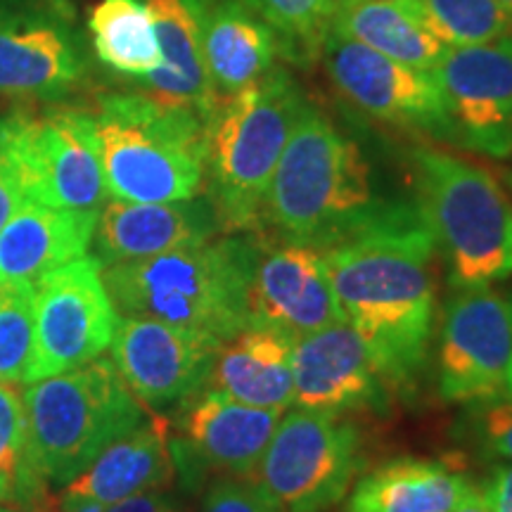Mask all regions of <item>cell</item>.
I'll list each match as a JSON object with an SVG mask.
<instances>
[{
  "label": "cell",
  "instance_id": "obj_32",
  "mask_svg": "<svg viewBox=\"0 0 512 512\" xmlns=\"http://www.w3.org/2000/svg\"><path fill=\"white\" fill-rule=\"evenodd\" d=\"M200 512H283L259 482L219 479L209 486Z\"/></svg>",
  "mask_w": 512,
  "mask_h": 512
},
{
  "label": "cell",
  "instance_id": "obj_33",
  "mask_svg": "<svg viewBox=\"0 0 512 512\" xmlns=\"http://www.w3.org/2000/svg\"><path fill=\"white\" fill-rule=\"evenodd\" d=\"M470 425L479 446L491 456L512 460V399L475 403Z\"/></svg>",
  "mask_w": 512,
  "mask_h": 512
},
{
  "label": "cell",
  "instance_id": "obj_26",
  "mask_svg": "<svg viewBox=\"0 0 512 512\" xmlns=\"http://www.w3.org/2000/svg\"><path fill=\"white\" fill-rule=\"evenodd\" d=\"M278 38L240 0H214L204 27V64L221 98L242 91L275 67Z\"/></svg>",
  "mask_w": 512,
  "mask_h": 512
},
{
  "label": "cell",
  "instance_id": "obj_29",
  "mask_svg": "<svg viewBox=\"0 0 512 512\" xmlns=\"http://www.w3.org/2000/svg\"><path fill=\"white\" fill-rule=\"evenodd\" d=\"M240 3L271 27L285 60L309 67L320 57L323 41L330 31L335 0H240Z\"/></svg>",
  "mask_w": 512,
  "mask_h": 512
},
{
  "label": "cell",
  "instance_id": "obj_41",
  "mask_svg": "<svg viewBox=\"0 0 512 512\" xmlns=\"http://www.w3.org/2000/svg\"><path fill=\"white\" fill-rule=\"evenodd\" d=\"M335 3H337V0H335Z\"/></svg>",
  "mask_w": 512,
  "mask_h": 512
},
{
  "label": "cell",
  "instance_id": "obj_20",
  "mask_svg": "<svg viewBox=\"0 0 512 512\" xmlns=\"http://www.w3.org/2000/svg\"><path fill=\"white\" fill-rule=\"evenodd\" d=\"M214 0H145L155 22L162 62L145 79L143 93L188 107L207 121L219 105L204 64V27Z\"/></svg>",
  "mask_w": 512,
  "mask_h": 512
},
{
  "label": "cell",
  "instance_id": "obj_25",
  "mask_svg": "<svg viewBox=\"0 0 512 512\" xmlns=\"http://www.w3.org/2000/svg\"><path fill=\"white\" fill-rule=\"evenodd\" d=\"M330 29L427 72L448 50L415 0H337Z\"/></svg>",
  "mask_w": 512,
  "mask_h": 512
},
{
  "label": "cell",
  "instance_id": "obj_15",
  "mask_svg": "<svg viewBox=\"0 0 512 512\" xmlns=\"http://www.w3.org/2000/svg\"><path fill=\"white\" fill-rule=\"evenodd\" d=\"M223 344L207 332L119 316L110 358L138 401L162 408L188 403L202 392Z\"/></svg>",
  "mask_w": 512,
  "mask_h": 512
},
{
  "label": "cell",
  "instance_id": "obj_18",
  "mask_svg": "<svg viewBox=\"0 0 512 512\" xmlns=\"http://www.w3.org/2000/svg\"><path fill=\"white\" fill-rule=\"evenodd\" d=\"M292 406L347 413L384 403V380L361 335L349 323L294 339Z\"/></svg>",
  "mask_w": 512,
  "mask_h": 512
},
{
  "label": "cell",
  "instance_id": "obj_1",
  "mask_svg": "<svg viewBox=\"0 0 512 512\" xmlns=\"http://www.w3.org/2000/svg\"><path fill=\"white\" fill-rule=\"evenodd\" d=\"M437 249L418 202L401 200L323 249L344 320L366 342L387 382L411 380L425 361L437 311Z\"/></svg>",
  "mask_w": 512,
  "mask_h": 512
},
{
  "label": "cell",
  "instance_id": "obj_40",
  "mask_svg": "<svg viewBox=\"0 0 512 512\" xmlns=\"http://www.w3.org/2000/svg\"><path fill=\"white\" fill-rule=\"evenodd\" d=\"M496 3L501 5V8H503L505 12H508V15L512 17V0H496Z\"/></svg>",
  "mask_w": 512,
  "mask_h": 512
},
{
  "label": "cell",
  "instance_id": "obj_3",
  "mask_svg": "<svg viewBox=\"0 0 512 512\" xmlns=\"http://www.w3.org/2000/svg\"><path fill=\"white\" fill-rule=\"evenodd\" d=\"M261 242L249 233L102 266L119 316L152 318L230 342L249 325Z\"/></svg>",
  "mask_w": 512,
  "mask_h": 512
},
{
  "label": "cell",
  "instance_id": "obj_22",
  "mask_svg": "<svg viewBox=\"0 0 512 512\" xmlns=\"http://www.w3.org/2000/svg\"><path fill=\"white\" fill-rule=\"evenodd\" d=\"M174 472L166 425L152 420L107 446L79 477L60 489V496L112 505L128 496L162 489L174 479Z\"/></svg>",
  "mask_w": 512,
  "mask_h": 512
},
{
  "label": "cell",
  "instance_id": "obj_21",
  "mask_svg": "<svg viewBox=\"0 0 512 512\" xmlns=\"http://www.w3.org/2000/svg\"><path fill=\"white\" fill-rule=\"evenodd\" d=\"M98 214L24 200L0 230V285L34 283L41 275L86 256Z\"/></svg>",
  "mask_w": 512,
  "mask_h": 512
},
{
  "label": "cell",
  "instance_id": "obj_17",
  "mask_svg": "<svg viewBox=\"0 0 512 512\" xmlns=\"http://www.w3.org/2000/svg\"><path fill=\"white\" fill-rule=\"evenodd\" d=\"M347 323L332 292L323 252L283 242L261 245L249 287V325H268L294 339Z\"/></svg>",
  "mask_w": 512,
  "mask_h": 512
},
{
  "label": "cell",
  "instance_id": "obj_11",
  "mask_svg": "<svg viewBox=\"0 0 512 512\" xmlns=\"http://www.w3.org/2000/svg\"><path fill=\"white\" fill-rule=\"evenodd\" d=\"M86 74L69 0H0V98L60 100Z\"/></svg>",
  "mask_w": 512,
  "mask_h": 512
},
{
  "label": "cell",
  "instance_id": "obj_38",
  "mask_svg": "<svg viewBox=\"0 0 512 512\" xmlns=\"http://www.w3.org/2000/svg\"><path fill=\"white\" fill-rule=\"evenodd\" d=\"M453 512H491V510L486 508V503H484V498H482V491H479L475 498H470V501H467L465 505H460V508L453 510Z\"/></svg>",
  "mask_w": 512,
  "mask_h": 512
},
{
  "label": "cell",
  "instance_id": "obj_13",
  "mask_svg": "<svg viewBox=\"0 0 512 512\" xmlns=\"http://www.w3.org/2000/svg\"><path fill=\"white\" fill-rule=\"evenodd\" d=\"M320 57L337 91L361 112L384 124L451 140L444 98L432 72L384 57L332 29Z\"/></svg>",
  "mask_w": 512,
  "mask_h": 512
},
{
  "label": "cell",
  "instance_id": "obj_39",
  "mask_svg": "<svg viewBox=\"0 0 512 512\" xmlns=\"http://www.w3.org/2000/svg\"><path fill=\"white\" fill-rule=\"evenodd\" d=\"M0 512H34V510H27V508H19V505H10V503H0ZM48 512H57V505L53 510Z\"/></svg>",
  "mask_w": 512,
  "mask_h": 512
},
{
  "label": "cell",
  "instance_id": "obj_4",
  "mask_svg": "<svg viewBox=\"0 0 512 512\" xmlns=\"http://www.w3.org/2000/svg\"><path fill=\"white\" fill-rule=\"evenodd\" d=\"M107 195L121 202H181L207 178V121L147 93L102 95L93 114Z\"/></svg>",
  "mask_w": 512,
  "mask_h": 512
},
{
  "label": "cell",
  "instance_id": "obj_30",
  "mask_svg": "<svg viewBox=\"0 0 512 512\" xmlns=\"http://www.w3.org/2000/svg\"><path fill=\"white\" fill-rule=\"evenodd\" d=\"M448 48L479 46L512 31V17L496 0H415Z\"/></svg>",
  "mask_w": 512,
  "mask_h": 512
},
{
  "label": "cell",
  "instance_id": "obj_27",
  "mask_svg": "<svg viewBox=\"0 0 512 512\" xmlns=\"http://www.w3.org/2000/svg\"><path fill=\"white\" fill-rule=\"evenodd\" d=\"M98 60L128 79H145L162 62L145 0H100L88 17Z\"/></svg>",
  "mask_w": 512,
  "mask_h": 512
},
{
  "label": "cell",
  "instance_id": "obj_16",
  "mask_svg": "<svg viewBox=\"0 0 512 512\" xmlns=\"http://www.w3.org/2000/svg\"><path fill=\"white\" fill-rule=\"evenodd\" d=\"M283 411L256 408L219 389H202L185 406L183 441L171 444L176 472L188 489H197L207 472L254 475L271 444Z\"/></svg>",
  "mask_w": 512,
  "mask_h": 512
},
{
  "label": "cell",
  "instance_id": "obj_19",
  "mask_svg": "<svg viewBox=\"0 0 512 512\" xmlns=\"http://www.w3.org/2000/svg\"><path fill=\"white\" fill-rule=\"evenodd\" d=\"M221 228L209 197L181 202L110 200L98 214L95 259L102 266L145 259L209 242Z\"/></svg>",
  "mask_w": 512,
  "mask_h": 512
},
{
  "label": "cell",
  "instance_id": "obj_6",
  "mask_svg": "<svg viewBox=\"0 0 512 512\" xmlns=\"http://www.w3.org/2000/svg\"><path fill=\"white\" fill-rule=\"evenodd\" d=\"M22 408L27 458L50 489H64L107 446L145 422L138 396L112 358L102 356L27 384Z\"/></svg>",
  "mask_w": 512,
  "mask_h": 512
},
{
  "label": "cell",
  "instance_id": "obj_36",
  "mask_svg": "<svg viewBox=\"0 0 512 512\" xmlns=\"http://www.w3.org/2000/svg\"><path fill=\"white\" fill-rule=\"evenodd\" d=\"M105 512H176V505L162 491H145V494L128 496L124 501L107 505Z\"/></svg>",
  "mask_w": 512,
  "mask_h": 512
},
{
  "label": "cell",
  "instance_id": "obj_24",
  "mask_svg": "<svg viewBox=\"0 0 512 512\" xmlns=\"http://www.w3.org/2000/svg\"><path fill=\"white\" fill-rule=\"evenodd\" d=\"M477 494L465 472L441 460L399 458L358 479L344 512H453Z\"/></svg>",
  "mask_w": 512,
  "mask_h": 512
},
{
  "label": "cell",
  "instance_id": "obj_28",
  "mask_svg": "<svg viewBox=\"0 0 512 512\" xmlns=\"http://www.w3.org/2000/svg\"><path fill=\"white\" fill-rule=\"evenodd\" d=\"M0 503L34 512H48L57 505L50 484L27 458L22 396L8 382H0Z\"/></svg>",
  "mask_w": 512,
  "mask_h": 512
},
{
  "label": "cell",
  "instance_id": "obj_8",
  "mask_svg": "<svg viewBox=\"0 0 512 512\" xmlns=\"http://www.w3.org/2000/svg\"><path fill=\"white\" fill-rule=\"evenodd\" d=\"M0 136L27 200L76 211L105 207L110 195L93 114L74 107L17 110L0 117Z\"/></svg>",
  "mask_w": 512,
  "mask_h": 512
},
{
  "label": "cell",
  "instance_id": "obj_37",
  "mask_svg": "<svg viewBox=\"0 0 512 512\" xmlns=\"http://www.w3.org/2000/svg\"><path fill=\"white\" fill-rule=\"evenodd\" d=\"M105 508H107V505L95 503V501L57 496V512H105Z\"/></svg>",
  "mask_w": 512,
  "mask_h": 512
},
{
  "label": "cell",
  "instance_id": "obj_7",
  "mask_svg": "<svg viewBox=\"0 0 512 512\" xmlns=\"http://www.w3.org/2000/svg\"><path fill=\"white\" fill-rule=\"evenodd\" d=\"M418 207L446 254L453 287H486L512 275V200L470 159L413 147Z\"/></svg>",
  "mask_w": 512,
  "mask_h": 512
},
{
  "label": "cell",
  "instance_id": "obj_5",
  "mask_svg": "<svg viewBox=\"0 0 512 512\" xmlns=\"http://www.w3.org/2000/svg\"><path fill=\"white\" fill-rule=\"evenodd\" d=\"M306 102L283 67L219 100L207 126V176L223 230L252 233L261 226L275 166Z\"/></svg>",
  "mask_w": 512,
  "mask_h": 512
},
{
  "label": "cell",
  "instance_id": "obj_12",
  "mask_svg": "<svg viewBox=\"0 0 512 512\" xmlns=\"http://www.w3.org/2000/svg\"><path fill=\"white\" fill-rule=\"evenodd\" d=\"M439 392L458 403L512 399V297L456 287L441 320Z\"/></svg>",
  "mask_w": 512,
  "mask_h": 512
},
{
  "label": "cell",
  "instance_id": "obj_14",
  "mask_svg": "<svg viewBox=\"0 0 512 512\" xmlns=\"http://www.w3.org/2000/svg\"><path fill=\"white\" fill-rule=\"evenodd\" d=\"M451 143L489 157L512 155V36L448 48L432 69Z\"/></svg>",
  "mask_w": 512,
  "mask_h": 512
},
{
  "label": "cell",
  "instance_id": "obj_23",
  "mask_svg": "<svg viewBox=\"0 0 512 512\" xmlns=\"http://www.w3.org/2000/svg\"><path fill=\"white\" fill-rule=\"evenodd\" d=\"M294 337L268 325H247L216 356L211 389L256 408L292 406Z\"/></svg>",
  "mask_w": 512,
  "mask_h": 512
},
{
  "label": "cell",
  "instance_id": "obj_10",
  "mask_svg": "<svg viewBox=\"0 0 512 512\" xmlns=\"http://www.w3.org/2000/svg\"><path fill=\"white\" fill-rule=\"evenodd\" d=\"M34 290V349L24 384L86 366L110 349L119 313L95 256L41 275Z\"/></svg>",
  "mask_w": 512,
  "mask_h": 512
},
{
  "label": "cell",
  "instance_id": "obj_34",
  "mask_svg": "<svg viewBox=\"0 0 512 512\" xmlns=\"http://www.w3.org/2000/svg\"><path fill=\"white\" fill-rule=\"evenodd\" d=\"M24 200L27 197H24L17 166L3 143V136H0V230L15 216V211L22 207Z\"/></svg>",
  "mask_w": 512,
  "mask_h": 512
},
{
  "label": "cell",
  "instance_id": "obj_31",
  "mask_svg": "<svg viewBox=\"0 0 512 512\" xmlns=\"http://www.w3.org/2000/svg\"><path fill=\"white\" fill-rule=\"evenodd\" d=\"M36 290L31 280L0 285V382L27 380L34 349Z\"/></svg>",
  "mask_w": 512,
  "mask_h": 512
},
{
  "label": "cell",
  "instance_id": "obj_2",
  "mask_svg": "<svg viewBox=\"0 0 512 512\" xmlns=\"http://www.w3.org/2000/svg\"><path fill=\"white\" fill-rule=\"evenodd\" d=\"M396 202L377 195L373 169L356 140L306 102L264 204V221L278 238L323 252Z\"/></svg>",
  "mask_w": 512,
  "mask_h": 512
},
{
  "label": "cell",
  "instance_id": "obj_9",
  "mask_svg": "<svg viewBox=\"0 0 512 512\" xmlns=\"http://www.w3.org/2000/svg\"><path fill=\"white\" fill-rule=\"evenodd\" d=\"M356 425L337 413L297 411L280 418L256 482L283 512H325L347 496L363 463Z\"/></svg>",
  "mask_w": 512,
  "mask_h": 512
},
{
  "label": "cell",
  "instance_id": "obj_35",
  "mask_svg": "<svg viewBox=\"0 0 512 512\" xmlns=\"http://www.w3.org/2000/svg\"><path fill=\"white\" fill-rule=\"evenodd\" d=\"M479 491L491 512H512V463L491 467Z\"/></svg>",
  "mask_w": 512,
  "mask_h": 512
}]
</instances>
